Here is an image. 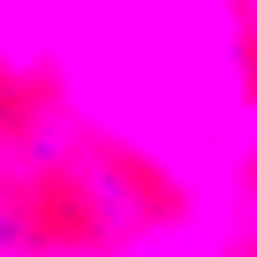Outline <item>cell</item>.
Masks as SVG:
<instances>
[{"label": "cell", "instance_id": "cell-1", "mask_svg": "<svg viewBox=\"0 0 257 257\" xmlns=\"http://www.w3.org/2000/svg\"><path fill=\"white\" fill-rule=\"evenodd\" d=\"M128 257H227V249L212 234H197V227H137Z\"/></svg>", "mask_w": 257, "mask_h": 257}, {"label": "cell", "instance_id": "cell-4", "mask_svg": "<svg viewBox=\"0 0 257 257\" xmlns=\"http://www.w3.org/2000/svg\"><path fill=\"white\" fill-rule=\"evenodd\" d=\"M242 8H249V16H257V0H242Z\"/></svg>", "mask_w": 257, "mask_h": 257}, {"label": "cell", "instance_id": "cell-3", "mask_svg": "<svg viewBox=\"0 0 257 257\" xmlns=\"http://www.w3.org/2000/svg\"><path fill=\"white\" fill-rule=\"evenodd\" d=\"M242 152H257V91H242Z\"/></svg>", "mask_w": 257, "mask_h": 257}, {"label": "cell", "instance_id": "cell-2", "mask_svg": "<svg viewBox=\"0 0 257 257\" xmlns=\"http://www.w3.org/2000/svg\"><path fill=\"white\" fill-rule=\"evenodd\" d=\"M0 257H91V249H53V242H16V249H0Z\"/></svg>", "mask_w": 257, "mask_h": 257}]
</instances>
